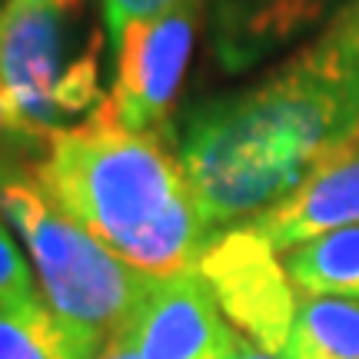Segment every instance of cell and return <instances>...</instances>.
Listing matches in <instances>:
<instances>
[{"label":"cell","mask_w":359,"mask_h":359,"mask_svg":"<svg viewBox=\"0 0 359 359\" xmlns=\"http://www.w3.org/2000/svg\"><path fill=\"white\" fill-rule=\"evenodd\" d=\"M359 130V0L236 90L190 103L173 150L213 230L246 226Z\"/></svg>","instance_id":"6da1fadb"},{"label":"cell","mask_w":359,"mask_h":359,"mask_svg":"<svg viewBox=\"0 0 359 359\" xmlns=\"http://www.w3.org/2000/svg\"><path fill=\"white\" fill-rule=\"evenodd\" d=\"M34 180L107 253L150 276L196 269L217 236L173 140L130 130L110 97L47 137Z\"/></svg>","instance_id":"7a4b0ae2"},{"label":"cell","mask_w":359,"mask_h":359,"mask_svg":"<svg viewBox=\"0 0 359 359\" xmlns=\"http://www.w3.org/2000/svg\"><path fill=\"white\" fill-rule=\"evenodd\" d=\"M110 34L100 0H7L0 11V80L17 116L50 137L90 116L103 87Z\"/></svg>","instance_id":"3957f363"},{"label":"cell","mask_w":359,"mask_h":359,"mask_svg":"<svg viewBox=\"0 0 359 359\" xmlns=\"http://www.w3.org/2000/svg\"><path fill=\"white\" fill-rule=\"evenodd\" d=\"M0 213L24 243L47 303L67 323L107 343L147 290L150 273L127 266L64 217L27 167L0 170Z\"/></svg>","instance_id":"277c9868"},{"label":"cell","mask_w":359,"mask_h":359,"mask_svg":"<svg viewBox=\"0 0 359 359\" xmlns=\"http://www.w3.org/2000/svg\"><path fill=\"white\" fill-rule=\"evenodd\" d=\"M210 0H177L173 7L127 24L110 43V103L130 130L173 140L177 100L196 40L206 34Z\"/></svg>","instance_id":"5b68a950"},{"label":"cell","mask_w":359,"mask_h":359,"mask_svg":"<svg viewBox=\"0 0 359 359\" xmlns=\"http://www.w3.org/2000/svg\"><path fill=\"white\" fill-rule=\"evenodd\" d=\"M196 269L210 283L233 330L280 356L299 303V290L286 276L283 253H276L253 226H233L213 236Z\"/></svg>","instance_id":"8992f818"},{"label":"cell","mask_w":359,"mask_h":359,"mask_svg":"<svg viewBox=\"0 0 359 359\" xmlns=\"http://www.w3.org/2000/svg\"><path fill=\"white\" fill-rule=\"evenodd\" d=\"M114 336L140 359H230L240 339L200 269L150 276Z\"/></svg>","instance_id":"52a82bcc"},{"label":"cell","mask_w":359,"mask_h":359,"mask_svg":"<svg viewBox=\"0 0 359 359\" xmlns=\"http://www.w3.org/2000/svg\"><path fill=\"white\" fill-rule=\"evenodd\" d=\"M349 0H210L206 47L223 74H246L313 37Z\"/></svg>","instance_id":"ba28073f"},{"label":"cell","mask_w":359,"mask_h":359,"mask_svg":"<svg viewBox=\"0 0 359 359\" xmlns=\"http://www.w3.org/2000/svg\"><path fill=\"white\" fill-rule=\"evenodd\" d=\"M359 223V130H353L346 140L330 156H323L320 167L313 170L293 193H286L276 206H269L263 217H257L253 230L266 240L276 253H286L293 246L306 243L320 233L356 226Z\"/></svg>","instance_id":"9c48e42d"},{"label":"cell","mask_w":359,"mask_h":359,"mask_svg":"<svg viewBox=\"0 0 359 359\" xmlns=\"http://www.w3.org/2000/svg\"><path fill=\"white\" fill-rule=\"evenodd\" d=\"M103 346L67 323L40 286L0 303V359H97Z\"/></svg>","instance_id":"30bf717a"},{"label":"cell","mask_w":359,"mask_h":359,"mask_svg":"<svg viewBox=\"0 0 359 359\" xmlns=\"http://www.w3.org/2000/svg\"><path fill=\"white\" fill-rule=\"evenodd\" d=\"M283 266L303 296H333L359 306V223L286 250Z\"/></svg>","instance_id":"8fae6325"},{"label":"cell","mask_w":359,"mask_h":359,"mask_svg":"<svg viewBox=\"0 0 359 359\" xmlns=\"http://www.w3.org/2000/svg\"><path fill=\"white\" fill-rule=\"evenodd\" d=\"M283 359H359V306L333 296H303L296 303Z\"/></svg>","instance_id":"7c38bea8"},{"label":"cell","mask_w":359,"mask_h":359,"mask_svg":"<svg viewBox=\"0 0 359 359\" xmlns=\"http://www.w3.org/2000/svg\"><path fill=\"white\" fill-rule=\"evenodd\" d=\"M43 147H47V137L34 133L17 116L11 97L4 90V80H0V170H7V167L34 170L37 160L43 156Z\"/></svg>","instance_id":"4fadbf2b"},{"label":"cell","mask_w":359,"mask_h":359,"mask_svg":"<svg viewBox=\"0 0 359 359\" xmlns=\"http://www.w3.org/2000/svg\"><path fill=\"white\" fill-rule=\"evenodd\" d=\"M20 240L13 226L7 223V217L0 213V303L11 299V296H20V293H30L37 290V276H34V266L30 259L24 257L20 250Z\"/></svg>","instance_id":"5bb4252c"},{"label":"cell","mask_w":359,"mask_h":359,"mask_svg":"<svg viewBox=\"0 0 359 359\" xmlns=\"http://www.w3.org/2000/svg\"><path fill=\"white\" fill-rule=\"evenodd\" d=\"M173 4H177V0H100L103 24H107L110 43H114V37L127 24L140 20V17H150V13L167 11V7H173Z\"/></svg>","instance_id":"9a60e30c"},{"label":"cell","mask_w":359,"mask_h":359,"mask_svg":"<svg viewBox=\"0 0 359 359\" xmlns=\"http://www.w3.org/2000/svg\"><path fill=\"white\" fill-rule=\"evenodd\" d=\"M230 359H283V356L266 353V349H259L257 343H250L246 336H240V339H236V346H233V353H230Z\"/></svg>","instance_id":"2e32d148"},{"label":"cell","mask_w":359,"mask_h":359,"mask_svg":"<svg viewBox=\"0 0 359 359\" xmlns=\"http://www.w3.org/2000/svg\"><path fill=\"white\" fill-rule=\"evenodd\" d=\"M97 359H140V356H137V353H133L123 339L110 336V339H107V346L100 349V356H97Z\"/></svg>","instance_id":"e0dca14e"},{"label":"cell","mask_w":359,"mask_h":359,"mask_svg":"<svg viewBox=\"0 0 359 359\" xmlns=\"http://www.w3.org/2000/svg\"><path fill=\"white\" fill-rule=\"evenodd\" d=\"M4 4H7V0H0V11H4Z\"/></svg>","instance_id":"ac0fdd59"}]
</instances>
